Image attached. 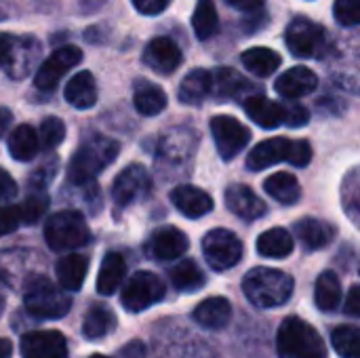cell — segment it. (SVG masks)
<instances>
[{
    "mask_svg": "<svg viewBox=\"0 0 360 358\" xmlns=\"http://www.w3.org/2000/svg\"><path fill=\"white\" fill-rule=\"evenodd\" d=\"M120 152V143L116 139L103 137V135H93L86 137L78 150L74 152L70 167H68V179L82 186L95 179L108 165L116 160Z\"/></svg>",
    "mask_w": 360,
    "mask_h": 358,
    "instance_id": "cell-1",
    "label": "cell"
},
{
    "mask_svg": "<svg viewBox=\"0 0 360 358\" xmlns=\"http://www.w3.org/2000/svg\"><path fill=\"white\" fill-rule=\"evenodd\" d=\"M293 279L276 268H253L243 281V291L247 300L257 308H278L285 306L293 295Z\"/></svg>",
    "mask_w": 360,
    "mask_h": 358,
    "instance_id": "cell-2",
    "label": "cell"
},
{
    "mask_svg": "<svg viewBox=\"0 0 360 358\" xmlns=\"http://www.w3.org/2000/svg\"><path fill=\"white\" fill-rule=\"evenodd\" d=\"M276 348L283 358H325L323 338L300 317H289L283 321Z\"/></svg>",
    "mask_w": 360,
    "mask_h": 358,
    "instance_id": "cell-3",
    "label": "cell"
},
{
    "mask_svg": "<svg viewBox=\"0 0 360 358\" xmlns=\"http://www.w3.org/2000/svg\"><path fill=\"white\" fill-rule=\"evenodd\" d=\"M46 245L57 253H68L84 247L91 238L89 226L78 211L65 209L51 215L44 224Z\"/></svg>",
    "mask_w": 360,
    "mask_h": 358,
    "instance_id": "cell-4",
    "label": "cell"
},
{
    "mask_svg": "<svg viewBox=\"0 0 360 358\" xmlns=\"http://www.w3.org/2000/svg\"><path fill=\"white\" fill-rule=\"evenodd\" d=\"M23 304L30 314L38 319H61L70 312V295L57 289L46 276H32L25 285Z\"/></svg>",
    "mask_w": 360,
    "mask_h": 358,
    "instance_id": "cell-5",
    "label": "cell"
},
{
    "mask_svg": "<svg viewBox=\"0 0 360 358\" xmlns=\"http://www.w3.org/2000/svg\"><path fill=\"white\" fill-rule=\"evenodd\" d=\"M202 253H205L207 264L213 270L224 272V270L234 268L243 260L245 247H243L240 238L232 230L215 228V230L205 234V238H202Z\"/></svg>",
    "mask_w": 360,
    "mask_h": 358,
    "instance_id": "cell-6",
    "label": "cell"
},
{
    "mask_svg": "<svg viewBox=\"0 0 360 358\" xmlns=\"http://www.w3.org/2000/svg\"><path fill=\"white\" fill-rule=\"evenodd\" d=\"M165 298V285L154 272H137L122 289L120 302L127 312H141Z\"/></svg>",
    "mask_w": 360,
    "mask_h": 358,
    "instance_id": "cell-7",
    "label": "cell"
},
{
    "mask_svg": "<svg viewBox=\"0 0 360 358\" xmlns=\"http://www.w3.org/2000/svg\"><path fill=\"white\" fill-rule=\"evenodd\" d=\"M82 61V51L74 44H65L57 51H53L42 65L36 70L34 76V84L40 91H53L57 87V82L74 68Z\"/></svg>",
    "mask_w": 360,
    "mask_h": 358,
    "instance_id": "cell-8",
    "label": "cell"
},
{
    "mask_svg": "<svg viewBox=\"0 0 360 358\" xmlns=\"http://www.w3.org/2000/svg\"><path fill=\"white\" fill-rule=\"evenodd\" d=\"M211 133H213L217 152L224 160L236 158L251 139V131L234 116H213Z\"/></svg>",
    "mask_w": 360,
    "mask_h": 358,
    "instance_id": "cell-9",
    "label": "cell"
},
{
    "mask_svg": "<svg viewBox=\"0 0 360 358\" xmlns=\"http://www.w3.org/2000/svg\"><path fill=\"white\" fill-rule=\"evenodd\" d=\"M285 42L295 57H314L325 46V32L319 23L306 17H295L285 32Z\"/></svg>",
    "mask_w": 360,
    "mask_h": 358,
    "instance_id": "cell-10",
    "label": "cell"
},
{
    "mask_svg": "<svg viewBox=\"0 0 360 358\" xmlns=\"http://www.w3.org/2000/svg\"><path fill=\"white\" fill-rule=\"evenodd\" d=\"M150 190V175L141 165H129L118 173L112 184V198L118 207H129L139 196H146Z\"/></svg>",
    "mask_w": 360,
    "mask_h": 358,
    "instance_id": "cell-11",
    "label": "cell"
},
{
    "mask_svg": "<svg viewBox=\"0 0 360 358\" xmlns=\"http://www.w3.org/2000/svg\"><path fill=\"white\" fill-rule=\"evenodd\" d=\"M23 358H68V344L59 331H32L21 338Z\"/></svg>",
    "mask_w": 360,
    "mask_h": 358,
    "instance_id": "cell-12",
    "label": "cell"
},
{
    "mask_svg": "<svg viewBox=\"0 0 360 358\" xmlns=\"http://www.w3.org/2000/svg\"><path fill=\"white\" fill-rule=\"evenodd\" d=\"M143 61L150 70L158 74H173L181 63V51L171 38L158 36L148 42L143 51Z\"/></svg>",
    "mask_w": 360,
    "mask_h": 358,
    "instance_id": "cell-13",
    "label": "cell"
},
{
    "mask_svg": "<svg viewBox=\"0 0 360 358\" xmlns=\"http://www.w3.org/2000/svg\"><path fill=\"white\" fill-rule=\"evenodd\" d=\"M224 200H226V207L236 217L251 222V219H259L266 215V203L249 186H240V184L230 186L224 194Z\"/></svg>",
    "mask_w": 360,
    "mask_h": 358,
    "instance_id": "cell-14",
    "label": "cell"
},
{
    "mask_svg": "<svg viewBox=\"0 0 360 358\" xmlns=\"http://www.w3.org/2000/svg\"><path fill=\"white\" fill-rule=\"evenodd\" d=\"M291 139L287 137H272L262 141L259 146H255L249 156H247V169L249 171H264L276 162L287 160L289 162V154H291Z\"/></svg>",
    "mask_w": 360,
    "mask_h": 358,
    "instance_id": "cell-15",
    "label": "cell"
},
{
    "mask_svg": "<svg viewBox=\"0 0 360 358\" xmlns=\"http://www.w3.org/2000/svg\"><path fill=\"white\" fill-rule=\"evenodd\" d=\"M171 203L175 209L190 219H198L213 211V198L196 186H179L171 192Z\"/></svg>",
    "mask_w": 360,
    "mask_h": 358,
    "instance_id": "cell-16",
    "label": "cell"
},
{
    "mask_svg": "<svg viewBox=\"0 0 360 358\" xmlns=\"http://www.w3.org/2000/svg\"><path fill=\"white\" fill-rule=\"evenodd\" d=\"M316 84H319V78L310 68L295 65L276 78L274 89L278 95H283L287 99H297V97L310 95L316 89Z\"/></svg>",
    "mask_w": 360,
    "mask_h": 358,
    "instance_id": "cell-17",
    "label": "cell"
},
{
    "mask_svg": "<svg viewBox=\"0 0 360 358\" xmlns=\"http://www.w3.org/2000/svg\"><path fill=\"white\" fill-rule=\"evenodd\" d=\"M40 42L32 36H15V49H13V57L11 63L6 68L8 76L13 78H23L32 72V68L36 65V61L40 59Z\"/></svg>",
    "mask_w": 360,
    "mask_h": 358,
    "instance_id": "cell-18",
    "label": "cell"
},
{
    "mask_svg": "<svg viewBox=\"0 0 360 358\" xmlns=\"http://www.w3.org/2000/svg\"><path fill=\"white\" fill-rule=\"evenodd\" d=\"M247 116L262 129H276L285 122V108L264 95H251L245 99Z\"/></svg>",
    "mask_w": 360,
    "mask_h": 358,
    "instance_id": "cell-19",
    "label": "cell"
},
{
    "mask_svg": "<svg viewBox=\"0 0 360 358\" xmlns=\"http://www.w3.org/2000/svg\"><path fill=\"white\" fill-rule=\"evenodd\" d=\"M194 321L205 329H226L232 321V306L226 298H209L200 302L194 310Z\"/></svg>",
    "mask_w": 360,
    "mask_h": 358,
    "instance_id": "cell-20",
    "label": "cell"
},
{
    "mask_svg": "<svg viewBox=\"0 0 360 358\" xmlns=\"http://www.w3.org/2000/svg\"><path fill=\"white\" fill-rule=\"evenodd\" d=\"M65 101L76 110H89L97 103V82L91 72H78L65 84Z\"/></svg>",
    "mask_w": 360,
    "mask_h": 358,
    "instance_id": "cell-21",
    "label": "cell"
},
{
    "mask_svg": "<svg viewBox=\"0 0 360 358\" xmlns=\"http://www.w3.org/2000/svg\"><path fill=\"white\" fill-rule=\"evenodd\" d=\"M188 251V236L173 226H165L152 236V253L158 260H177Z\"/></svg>",
    "mask_w": 360,
    "mask_h": 358,
    "instance_id": "cell-22",
    "label": "cell"
},
{
    "mask_svg": "<svg viewBox=\"0 0 360 358\" xmlns=\"http://www.w3.org/2000/svg\"><path fill=\"white\" fill-rule=\"evenodd\" d=\"M57 281L65 291H80L89 272V260L78 253L63 255L57 262Z\"/></svg>",
    "mask_w": 360,
    "mask_h": 358,
    "instance_id": "cell-23",
    "label": "cell"
},
{
    "mask_svg": "<svg viewBox=\"0 0 360 358\" xmlns=\"http://www.w3.org/2000/svg\"><path fill=\"white\" fill-rule=\"evenodd\" d=\"M133 103H135V110L139 114L156 116L167 108V93L148 80H137L135 93H133Z\"/></svg>",
    "mask_w": 360,
    "mask_h": 358,
    "instance_id": "cell-24",
    "label": "cell"
},
{
    "mask_svg": "<svg viewBox=\"0 0 360 358\" xmlns=\"http://www.w3.org/2000/svg\"><path fill=\"white\" fill-rule=\"evenodd\" d=\"M211 95V72L209 70H192L179 84V101L186 106H196Z\"/></svg>",
    "mask_w": 360,
    "mask_h": 358,
    "instance_id": "cell-25",
    "label": "cell"
},
{
    "mask_svg": "<svg viewBox=\"0 0 360 358\" xmlns=\"http://www.w3.org/2000/svg\"><path fill=\"white\" fill-rule=\"evenodd\" d=\"M255 249L259 255L270 260H285L293 251V236L285 228H272L259 234Z\"/></svg>",
    "mask_w": 360,
    "mask_h": 358,
    "instance_id": "cell-26",
    "label": "cell"
},
{
    "mask_svg": "<svg viewBox=\"0 0 360 358\" xmlns=\"http://www.w3.org/2000/svg\"><path fill=\"white\" fill-rule=\"evenodd\" d=\"M124 272H127L124 257L120 253H108L103 257L99 274H97V291H99V295H112L120 287V283L124 279Z\"/></svg>",
    "mask_w": 360,
    "mask_h": 358,
    "instance_id": "cell-27",
    "label": "cell"
},
{
    "mask_svg": "<svg viewBox=\"0 0 360 358\" xmlns=\"http://www.w3.org/2000/svg\"><path fill=\"white\" fill-rule=\"evenodd\" d=\"M333 234H335V230H333L329 224H325V222H321V219H312V217L302 219V222L295 226V236H297V238L302 241V245H304L306 249H310V251H316V249L327 247V245L331 243Z\"/></svg>",
    "mask_w": 360,
    "mask_h": 358,
    "instance_id": "cell-28",
    "label": "cell"
},
{
    "mask_svg": "<svg viewBox=\"0 0 360 358\" xmlns=\"http://www.w3.org/2000/svg\"><path fill=\"white\" fill-rule=\"evenodd\" d=\"M247 89H251V82L245 80L236 70L232 68H219L211 74V93H215L219 99H232L243 95Z\"/></svg>",
    "mask_w": 360,
    "mask_h": 358,
    "instance_id": "cell-29",
    "label": "cell"
},
{
    "mask_svg": "<svg viewBox=\"0 0 360 358\" xmlns=\"http://www.w3.org/2000/svg\"><path fill=\"white\" fill-rule=\"evenodd\" d=\"M264 188L266 192L283 203V205H293L300 200L302 196V190H300V181L293 173H287V171H278V173H272L266 181H264Z\"/></svg>",
    "mask_w": 360,
    "mask_h": 358,
    "instance_id": "cell-30",
    "label": "cell"
},
{
    "mask_svg": "<svg viewBox=\"0 0 360 358\" xmlns=\"http://www.w3.org/2000/svg\"><path fill=\"white\" fill-rule=\"evenodd\" d=\"M240 61L251 74H255L259 78H266V76H272L278 70L281 55L276 51L268 49V46H253V49L243 53Z\"/></svg>",
    "mask_w": 360,
    "mask_h": 358,
    "instance_id": "cell-31",
    "label": "cell"
},
{
    "mask_svg": "<svg viewBox=\"0 0 360 358\" xmlns=\"http://www.w3.org/2000/svg\"><path fill=\"white\" fill-rule=\"evenodd\" d=\"M38 135L34 131V127L30 124H19L17 129L11 131L8 135V152L15 160L19 162H25V160H32L36 154H38Z\"/></svg>",
    "mask_w": 360,
    "mask_h": 358,
    "instance_id": "cell-32",
    "label": "cell"
},
{
    "mask_svg": "<svg viewBox=\"0 0 360 358\" xmlns=\"http://www.w3.org/2000/svg\"><path fill=\"white\" fill-rule=\"evenodd\" d=\"M314 302L321 312H333L342 302V285L335 272H323L316 279Z\"/></svg>",
    "mask_w": 360,
    "mask_h": 358,
    "instance_id": "cell-33",
    "label": "cell"
},
{
    "mask_svg": "<svg viewBox=\"0 0 360 358\" xmlns=\"http://www.w3.org/2000/svg\"><path fill=\"white\" fill-rule=\"evenodd\" d=\"M171 283L181 293H194V291H200L205 287L207 279L194 260H184L171 270Z\"/></svg>",
    "mask_w": 360,
    "mask_h": 358,
    "instance_id": "cell-34",
    "label": "cell"
},
{
    "mask_svg": "<svg viewBox=\"0 0 360 358\" xmlns=\"http://www.w3.org/2000/svg\"><path fill=\"white\" fill-rule=\"evenodd\" d=\"M192 27L198 40H209L219 30V17L213 0H198L194 15H192Z\"/></svg>",
    "mask_w": 360,
    "mask_h": 358,
    "instance_id": "cell-35",
    "label": "cell"
},
{
    "mask_svg": "<svg viewBox=\"0 0 360 358\" xmlns=\"http://www.w3.org/2000/svg\"><path fill=\"white\" fill-rule=\"evenodd\" d=\"M114 314L103 308V306H93L86 317H84V323H82V333L86 340H99L103 338L108 331H112L114 327Z\"/></svg>",
    "mask_w": 360,
    "mask_h": 358,
    "instance_id": "cell-36",
    "label": "cell"
},
{
    "mask_svg": "<svg viewBox=\"0 0 360 358\" xmlns=\"http://www.w3.org/2000/svg\"><path fill=\"white\" fill-rule=\"evenodd\" d=\"M331 344H333V350H335L342 358H359V329H356V327H350V325L338 327V329L331 333Z\"/></svg>",
    "mask_w": 360,
    "mask_h": 358,
    "instance_id": "cell-37",
    "label": "cell"
},
{
    "mask_svg": "<svg viewBox=\"0 0 360 358\" xmlns=\"http://www.w3.org/2000/svg\"><path fill=\"white\" fill-rule=\"evenodd\" d=\"M38 143L44 148V150H53L57 148L63 137H65V124L61 118H55V116H49L40 122V129H38Z\"/></svg>",
    "mask_w": 360,
    "mask_h": 358,
    "instance_id": "cell-38",
    "label": "cell"
},
{
    "mask_svg": "<svg viewBox=\"0 0 360 358\" xmlns=\"http://www.w3.org/2000/svg\"><path fill=\"white\" fill-rule=\"evenodd\" d=\"M46 207H49L46 194H32V196H27V198L23 200V205L19 207L21 224H27V226L36 224V222L44 215Z\"/></svg>",
    "mask_w": 360,
    "mask_h": 358,
    "instance_id": "cell-39",
    "label": "cell"
},
{
    "mask_svg": "<svg viewBox=\"0 0 360 358\" xmlns=\"http://www.w3.org/2000/svg\"><path fill=\"white\" fill-rule=\"evenodd\" d=\"M335 21L344 27H354L360 21V0H335L333 4Z\"/></svg>",
    "mask_w": 360,
    "mask_h": 358,
    "instance_id": "cell-40",
    "label": "cell"
},
{
    "mask_svg": "<svg viewBox=\"0 0 360 358\" xmlns=\"http://www.w3.org/2000/svg\"><path fill=\"white\" fill-rule=\"evenodd\" d=\"M21 226L19 207H0V238L13 234Z\"/></svg>",
    "mask_w": 360,
    "mask_h": 358,
    "instance_id": "cell-41",
    "label": "cell"
},
{
    "mask_svg": "<svg viewBox=\"0 0 360 358\" xmlns=\"http://www.w3.org/2000/svg\"><path fill=\"white\" fill-rule=\"evenodd\" d=\"M285 108V122L287 127H293V129H300L304 124H308L310 120V112L300 106V103H293V106H283Z\"/></svg>",
    "mask_w": 360,
    "mask_h": 358,
    "instance_id": "cell-42",
    "label": "cell"
},
{
    "mask_svg": "<svg viewBox=\"0 0 360 358\" xmlns=\"http://www.w3.org/2000/svg\"><path fill=\"white\" fill-rule=\"evenodd\" d=\"M312 160V146L304 139H297L291 143V154H289V162L293 167H306Z\"/></svg>",
    "mask_w": 360,
    "mask_h": 358,
    "instance_id": "cell-43",
    "label": "cell"
},
{
    "mask_svg": "<svg viewBox=\"0 0 360 358\" xmlns=\"http://www.w3.org/2000/svg\"><path fill=\"white\" fill-rule=\"evenodd\" d=\"M55 171H57V160L53 158V160H49L46 165L38 167V169L32 173V179H30V184H32L34 188H44V186H46V184L53 179Z\"/></svg>",
    "mask_w": 360,
    "mask_h": 358,
    "instance_id": "cell-44",
    "label": "cell"
},
{
    "mask_svg": "<svg viewBox=\"0 0 360 358\" xmlns=\"http://www.w3.org/2000/svg\"><path fill=\"white\" fill-rule=\"evenodd\" d=\"M169 4L171 0H133V6L141 15H160L162 11H167Z\"/></svg>",
    "mask_w": 360,
    "mask_h": 358,
    "instance_id": "cell-45",
    "label": "cell"
},
{
    "mask_svg": "<svg viewBox=\"0 0 360 358\" xmlns=\"http://www.w3.org/2000/svg\"><path fill=\"white\" fill-rule=\"evenodd\" d=\"M13 49H15V36L0 32V68L2 70L8 68L11 57H13Z\"/></svg>",
    "mask_w": 360,
    "mask_h": 358,
    "instance_id": "cell-46",
    "label": "cell"
},
{
    "mask_svg": "<svg viewBox=\"0 0 360 358\" xmlns=\"http://www.w3.org/2000/svg\"><path fill=\"white\" fill-rule=\"evenodd\" d=\"M15 194H17V184H15V179H13L4 169H0V203L11 200Z\"/></svg>",
    "mask_w": 360,
    "mask_h": 358,
    "instance_id": "cell-47",
    "label": "cell"
},
{
    "mask_svg": "<svg viewBox=\"0 0 360 358\" xmlns=\"http://www.w3.org/2000/svg\"><path fill=\"white\" fill-rule=\"evenodd\" d=\"M346 312L354 319L360 317V287L352 285V289L348 291V300H346Z\"/></svg>",
    "mask_w": 360,
    "mask_h": 358,
    "instance_id": "cell-48",
    "label": "cell"
},
{
    "mask_svg": "<svg viewBox=\"0 0 360 358\" xmlns=\"http://www.w3.org/2000/svg\"><path fill=\"white\" fill-rule=\"evenodd\" d=\"M228 2L240 11H257L266 0H228Z\"/></svg>",
    "mask_w": 360,
    "mask_h": 358,
    "instance_id": "cell-49",
    "label": "cell"
},
{
    "mask_svg": "<svg viewBox=\"0 0 360 358\" xmlns=\"http://www.w3.org/2000/svg\"><path fill=\"white\" fill-rule=\"evenodd\" d=\"M11 120H13V114H11V110H6V108H0V137H4L6 129L11 127Z\"/></svg>",
    "mask_w": 360,
    "mask_h": 358,
    "instance_id": "cell-50",
    "label": "cell"
},
{
    "mask_svg": "<svg viewBox=\"0 0 360 358\" xmlns=\"http://www.w3.org/2000/svg\"><path fill=\"white\" fill-rule=\"evenodd\" d=\"M11 354H13L11 340H0V358H11Z\"/></svg>",
    "mask_w": 360,
    "mask_h": 358,
    "instance_id": "cell-51",
    "label": "cell"
},
{
    "mask_svg": "<svg viewBox=\"0 0 360 358\" xmlns=\"http://www.w3.org/2000/svg\"><path fill=\"white\" fill-rule=\"evenodd\" d=\"M4 308V276H2V270H0V312Z\"/></svg>",
    "mask_w": 360,
    "mask_h": 358,
    "instance_id": "cell-52",
    "label": "cell"
},
{
    "mask_svg": "<svg viewBox=\"0 0 360 358\" xmlns=\"http://www.w3.org/2000/svg\"><path fill=\"white\" fill-rule=\"evenodd\" d=\"M91 358H108V357H103V354H93Z\"/></svg>",
    "mask_w": 360,
    "mask_h": 358,
    "instance_id": "cell-53",
    "label": "cell"
}]
</instances>
